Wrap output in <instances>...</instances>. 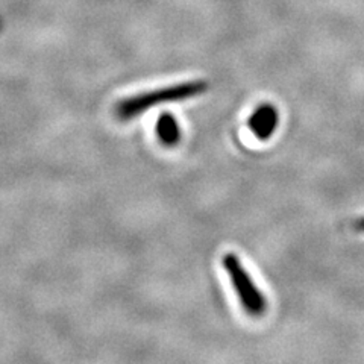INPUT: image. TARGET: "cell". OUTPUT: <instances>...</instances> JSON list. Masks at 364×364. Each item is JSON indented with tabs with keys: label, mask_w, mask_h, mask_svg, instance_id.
Instances as JSON below:
<instances>
[{
	"label": "cell",
	"mask_w": 364,
	"mask_h": 364,
	"mask_svg": "<svg viewBox=\"0 0 364 364\" xmlns=\"http://www.w3.org/2000/svg\"><path fill=\"white\" fill-rule=\"evenodd\" d=\"M210 84L207 81H187L175 85H168L164 88H158L147 91V93H140L124 99L116 105V114L120 120H131L134 117L141 116L143 112L149 111L151 108L163 104H173V102L187 100L196 97L208 91Z\"/></svg>",
	"instance_id": "cell-1"
},
{
	"label": "cell",
	"mask_w": 364,
	"mask_h": 364,
	"mask_svg": "<svg viewBox=\"0 0 364 364\" xmlns=\"http://www.w3.org/2000/svg\"><path fill=\"white\" fill-rule=\"evenodd\" d=\"M225 272L230 277L232 287L240 299L245 311L254 317H261L267 310V301L264 294L255 286L247 270L235 254H226L222 259Z\"/></svg>",
	"instance_id": "cell-2"
},
{
	"label": "cell",
	"mask_w": 364,
	"mask_h": 364,
	"mask_svg": "<svg viewBox=\"0 0 364 364\" xmlns=\"http://www.w3.org/2000/svg\"><path fill=\"white\" fill-rule=\"evenodd\" d=\"M279 123L278 109L272 104H261L247 120V127L258 140H269Z\"/></svg>",
	"instance_id": "cell-3"
},
{
	"label": "cell",
	"mask_w": 364,
	"mask_h": 364,
	"mask_svg": "<svg viewBox=\"0 0 364 364\" xmlns=\"http://www.w3.org/2000/svg\"><path fill=\"white\" fill-rule=\"evenodd\" d=\"M155 132L158 140L164 146L173 147L181 141V128L176 117L170 112H163L156 120Z\"/></svg>",
	"instance_id": "cell-4"
},
{
	"label": "cell",
	"mask_w": 364,
	"mask_h": 364,
	"mask_svg": "<svg viewBox=\"0 0 364 364\" xmlns=\"http://www.w3.org/2000/svg\"><path fill=\"white\" fill-rule=\"evenodd\" d=\"M355 230L360 231V232H364V218H360L357 222H355Z\"/></svg>",
	"instance_id": "cell-5"
}]
</instances>
